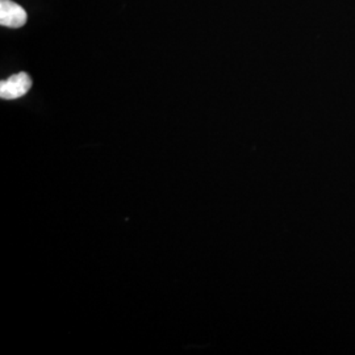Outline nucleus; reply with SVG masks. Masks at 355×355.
<instances>
[{"mask_svg":"<svg viewBox=\"0 0 355 355\" xmlns=\"http://www.w3.org/2000/svg\"><path fill=\"white\" fill-rule=\"evenodd\" d=\"M32 87V79L26 73H19L10 76L0 83V98L4 101H13L24 96Z\"/></svg>","mask_w":355,"mask_h":355,"instance_id":"1","label":"nucleus"},{"mask_svg":"<svg viewBox=\"0 0 355 355\" xmlns=\"http://www.w3.org/2000/svg\"><path fill=\"white\" fill-rule=\"evenodd\" d=\"M26 11L12 0H0V24L7 28H21L26 24Z\"/></svg>","mask_w":355,"mask_h":355,"instance_id":"2","label":"nucleus"}]
</instances>
